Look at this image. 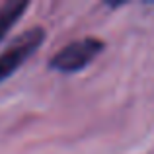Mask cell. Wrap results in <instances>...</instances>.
I'll use <instances>...</instances> for the list:
<instances>
[{
	"instance_id": "1",
	"label": "cell",
	"mask_w": 154,
	"mask_h": 154,
	"mask_svg": "<svg viewBox=\"0 0 154 154\" xmlns=\"http://www.w3.org/2000/svg\"><path fill=\"white\" fill-rule=\"evenodd\" d=\"M103 47L105 43L102 39L92 37V35L74 39L64 47H60L51 57L49 66L57 72H63V74H74V72H80L86 66H90L92 60L103 51Z\"/></svg>"
},
{
	"instance_id": "3",
	"label": "cell",
	"mask_w": 154,
	"mask_h": 154,
	"mask_svg": "<svg viewBox=\"0 0 154 154\" xmlns=\"http://www.w3.org/2000/svg\"><path fill=\"white\" fill-rule=\"evenodd\" d=\"M29 8V2H8L0 8V41L14 27V23L22 18V14Z\"/></svg>"
},
{
	"instance_id": "2",
	"label": "cell",
	"mask_w": 154,
	"mask_h": 154,
	"mask_svg": "<svg viewBox=\"0 0 154 154\" xmlns=\"http://www.w3.org/2000/svg\"><path fill=\"white\" fill-rule=\"evenodd\" d=\"M45 29L41 26L27 27L23 33H20L16 39H12L10 45L0 53V84L8 80L20 66H23L27 59L45 41Z\"/></svg>"
}]
</instances>
